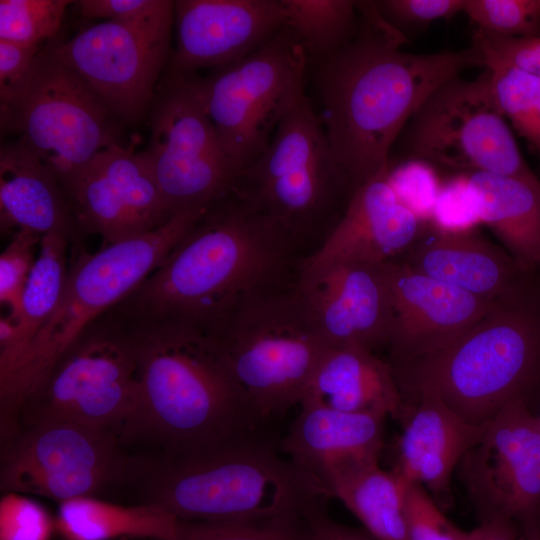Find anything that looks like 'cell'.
I'll return each instance as SVG.
<instances>
[{
	"label": "cell",
	"instance_id": "6da1fadb",
	"mask_svg": "<svg viewBox=\"0 0 540 540\" xmlns=\"http://www.w3.org/2000/svg\"><path fill=\"white\" fill-rule=\"evenodd\" d=\"M358 11L353 38L307 69L315 110L354 190L388 169L399 135L431 92L468 68L484 67L473 45L406 52L408 39L380 15L375 1H358Z\"/></svg>",
	"mask_w": 540,
	"mask_h": 540
},
{
	"label": "cell",
	"instance_id": "7a4b0ae2",
	"mask_svg": "<svg viewBox=\"0 0 540 540\" xmlns=\"http://www.w3.org/2000/svg\"><path fill=\"white\" fill-rule=\"evenodd\" d=\"M297 245L232 192L212 204L112 310L131 320L177 319L214 330L248 299L292 284Z\"/></svg>",
	"mask_w": 540,
	"mask_h": 540
},
{
	"label": "cell",
	"instance_id": "3957f363",
	"mask_svg": "<svg viewBox=\"0 0 540 540\" xmlns=\"http://www.w3.org/2000/svg\"><path fill=\"white\" fill-rule=\"evenodd\" d=\"M115 314L128 327L137 364L139 402L128 434L151 437L171 457L256 434L261 420L213 331L184 320Z\"/></svg>",
	"mask_w": 540,
	"mask_h": 540
},
{
	"label": "cell",
	"instance_id": "277c9868",
	"mask_svg": "<svg viewBox=\"0 0 540 540\" xmlns=\"http://www.w3.org/2000/svg\"><path fill=\"white\" fill-rule=\"evenodd\" d=\"M403 400L437 395L467 422L484 425L540 388V286L532 275L498 299L448 347L390 364Z\"/></svg>",
	"mask_w": 540,
	"mask_h": 540
},
{
	"label": "cell",
	"instance_id": "5b68a950",
	"mask_svg": "<svg viewBox=\"0 0 540 540\" xmlns=\"http://www.w3.org/2000/svg\"><path fill=\"white\" fill-rule=\"evenodd\" d=\"M150 503L180 521L237 523L302 517L326 497L268 440L253 434L199 453L171 457L149 488Z\"/></svg>",
	"mask_w": 540,
	"mask_h": 540
},
{
	"label": "cell",
	"instance_id": "8992f818",
	"mask_svg": "<svg viewBox=\"0 0 540 540\" xmlns=\"http://www.w3.org/2000/svg\"><path fill=\"white\" fill-rule=\"evenodd\" d=\"M208 207L174 215L161 227L95 253L73 244L65 286L53 314L34 338L18 372L0 390L1 423L15 422L53 364L98 318L128 297L166 258Z\"/></svg>",
	"mask_w": 540,
	"mask_h": 540
},
{
	"label": "cell",
	"instance_id": "52a82bcc",
	"mask_svg": "<svg viewBox=\"0 0 540 540\" xmlns=\"http://www.w3.org/2000/svg\"><path fill=\"white\" fill-rule=\"evenodd\" d=\"M233 192L299 244L320 234L325 239L332 230L354 188L306 93L261 155L240 172Z\"/></svg>",
	"mask_w": 540,
	"mask_h": 540
},
{
	"label": "cell",
	"instance_id": "ba28073f",
	"mask_svg": "<svg viewBox=\"0 0 540 540\" xmlns=\"http://www.w3.org/2000/svg\"><path fill=\"white\" fill-rule=\"evenodd\" d=\"M211 331L261 421L300 405L328 348L295 281L248 299Z\"/></svg>",
	"mask_w": 540,
	"mask_h": 540
},
{
	"label": "cell",
	"instance_id": "9c48e42d",
	"mask_svg": "<svg viewBox=\"0 0 540 540\" xmlns=\"http://www.w3.org/2000/svg\"><path fill=\"white\" fill-rule=\"evenodd\" d=\"M3 133L24 146L63 190L101 150L122 144L124 125L73 69L40 49L20 86L0 99Z\"/></svg>",
	"mask_w": 540,
	"mask_h": 540
},
{
	"label": "cell",
	"instance_id": "30bf717a",
	"mask_svg": "<svg viewBox=\"0 0 540 540\" xmlns=\"http://www.w3.org/2000/svg\"><path fill=\"white\" fill-rule=\"evenodd\" d=\"M394 149L390 161L418 159L463 173L488 172L540 184L495 104L488 68L472 80L458 76L431 92Z\"/></svg>",
	"mask_w": 540,
	"mask_h": 540
},
{
	"label": "cell",
	"instance_id": "8fae6325",
	"mask_svg": "<svg viewBox=\"0 0 540 540\" xmlns=\"http://www.w3.org/2000/svg\"><path fill=\"white\" fill-rule=\"evenodd\" d=\"M138 402L137 364L130 333L124 320L109 310L53 364L20 413H28L27 422L65 420L127 433Z\"/></svg>",
	"mask_w": 540,
	"mask_h": 540
},
{
	"label": "cell",
	"instance_id": "7c38bea8",
	"mask_svg": "<svg viewBox=\"0 0 540 540\" xmlns=\"http://www.w3.org/2000/svg\"><path fill=\"white\" fill-rule=\"evenodd\" d=\"M307 58L285 25L250 55L199 77L202 100L239 173L268 146L306 93Z\"/></svg>",
	"mask_w": 540,
	"mask_h": 540
},
{
	"label": "cell",
	"instance_id": "4fadbf2b",
	"mask_svg": "<svg viewBox=\"0 0 540 540\" xmlns=\"http://www.w3.org/2000/svg\"><path fill=\"white\" fill-rule=\"evenodd\" d=\"M148 116L141 155L174 215L209 207L234 191L240 173L206 112L197 74L166 71Z\"/></svg>",
	"mask_w": 540,
	"mask_h": 540
},
{
	"label": "cell",
	"instance_id": "5bb4252c",
	"mask_svg": "<svg viewBox=\"0 0 540 540\" xmlns=\"http://www.w3.org/2000/svg\"><path fill=\"white\" fill-rule=\"evenodd\" d=\"M174 1L158 0L142 15L84 27L45 48L78 73L124 126L142 122L173 48Z\"/></svg>",
	"mask_w": 540,
	"mask_h": 540
},
{
	"label": "cell",
	"instance_id": "9a60e30c",
	"mask_svg": "<svg viewBox=\"0 0 540 540\" xmlns=\"http://www.w3.org/2000/svg\"><path fill=\"white\" fill-rule=\"evenodd\" d=\"M5 441L0 472L5 493L61 503L94 496L126 470L116 433L71 421L27 422Z\"/></svg>",
	"mask_w": 540,
	"mask_h": 540
},
{
	"label": "cell",
	"instance_id": "2e32d148",
	"mask_svg": "<svg viewBox=\"0 0 540 540\" xmlns=\"http://www.w3.org/2000/svg\"><path fill=\"white\" fill-rule=\"evenodd\" d=\"M459 468L483 521L517 522L527 540H540V425L526 399L485 424Z\"/></svg>",
	"mask_w": 540,
	"mask_h": 540
},
{
	"label": "cell",
	"instance_id": "e0dca14e",
	"mask_svg": "<svg viewBox=\"0 0 540 540\" xmlns=\"http://www.w3.org/2000/svg\"><path fill=\"white\" fill-rule=\"evenodd\" d=\"M64 191L80 236L99 235L104 245L153 231L174 216L133 146L101 150Z\"/></svg>",
	"mask_w": 540,
	"mask_h": 540
},
{
	"label": "cell",
	"instance_id": "ac0fdd59",
	"mask_svg": "<svg viewBox=\"0 0 540 540\" xmlns=\"http://www.w3.org/2000/svg\"><path fill=\"white\" fill-rule=\"evenodd\" d=\"M295 289L328 347L388 346L393 314L382 263L306 257Z\"/></svg>",
	"mask_w": 540,
	"mask_h": 540
},
{
	"label": "cell",
	"instance_id": "d6986e66",
	"mask_svg": "<svg viewBox=\"0 0 540 540\" xmlns=\"http://www.w3.org/2000/svg\"><path fill=\"white\" fill-rule=\"evenodd\" d=\"M286 23L281 0L174 1L176 44L166 71L196 74L238 61Z\"/></svg>",
	"mask_w": 540,
	"mask_h": 540
},
{
	"label": "cell",
	"instance_id": "ffe728a7",
	"mask_svg": "<svg viewBox=\"0 0 540 540\" xmlns=\"http://www.w3.org/2000/svg\"><path fill=\"white\" fill-rule=\"evenodd\" d=\"M391 305L390 364L407 363L451 345L495 301L420 274L397 260L382 263Z\"/></svg>",
	"mask_w": 540,
	"mask_h": 540
},
{
	"label": "cell",
	"instance_id": "44dd1931",
	"mask_svg": "<svg viewBox=\"0 0 540 540\" xmlns=\"http://www.w3.org/2000/svg\"><path fill=\"white\" fill-rule=\"evenodd\" d=\"M385 418L377 413H350L303 403L280 449L328 497L326 488L337 475L378 463Z\"/></svg>",
	"mask_w": 540,
	"mask_h": 540
},
{
	"label": "cell",
	"instance_id": "7402d4cb",
	"mask_svg": "<svg viewBox=\"0 0 540 540\" xmlns=\"http://www.w3.org/2000/svg\"><path fill=\"white\" fill-rule=\"evenodd\" d=\"M394 260L488 301L504 297L534 275L524 272L504 248L476 228L450 232L430 224Z\"/></svg>",
	"mask_w": 540,
	"mask_h": 540
},
{
	"label": "cell",
	"instance_id": "603a6c76",
	"mask_svg": "<svg viewBox=\"0 0 540 540\" xmlns=\"http://www.w3.org/2000/svg\"><path fill=\"white\" fill-rule=\"evenodd\" d=\"M385 173L354 190L337 223L307 258L381 264L416 240L423 223L398 200Z\"/></svg>",
	"mask_w": 540,
	"mask_h": 540
},
{
	"label": "cell",
	"instance_id": "cb8c5ba5",
	"mask_svg": "<svg viewBox=\"0 0 540 540\" xmlns=\"http://www.w3.org/2000/svg\"><path fill=\"white\" fill-rule=\"evenodd\" d=\"M406 416L392 469L407 485L423 486L434 500L450 496V482L463 456L481 436L484 425H474L437 395L419 392Z\"/></svg>",
	"mask_w": 540,
	"mask_h": 540
},
{
	"label": "cell",
	"instance_id": "d4e9b609",
	"mask_svg": "<svg viewBox=\"0 0 540 540\" xmlns=\"http://www.w3.org/2000/svg\"><path fill=\"white\" fill-rule=\"evenodd\" d=\"M0 224L4 233L16 229L43 236L61 231L81 244L65 191L18 139L0 149Z\"/></svg>",
	"mask_w": 540,
	"mask_h": 540
},
{
	"label": "cell",
	"instance_id": "484cf974",
	"mask_svg": "<svg viewBox=\"0 0 540 540\" xmlns=\"http://www.w3.org/2000/svg\"><path fill=\"white\" fill-rule=\"evenodd\" d=\"M399 417L404 400L389 362L358 346L328 347L300 404Z\"/></svg>",
	"mask_w": 540,
	"mask_h": 540
},
{
	"label": "cell",
	"instance_id": "4316f807",
	"mask_svg": "<svg viewBox=\"0 0 540 540\" xmlns=\"http://www.w3.org/2000/svg\"><path fill=\"white\" fill-rule=\"evenodd\" d=\"M481 223L518 266L535 274L540 264V184L488 172H468Z\"/></svg>",
	"mask_w": 540,
	"mask_h": 540
},
{
	"label": "cell",
	"instance_id": "83f0119b",
	"mask_svg": "<svg viewBox=\"0 0 540 540\" xmlns=\"http://www.w3.org/2000/svg\"><path fill=\"white\" fill-rule=\"evenodd\" d=\"M75 244L66 233L43 235L36 261L28 277L20 313L11 340L0 346V390L8 386L28 350L61 298L70 261L69 247ZM8 316V315H7Z\"/></svg>",
	"mask_w": 540,
	"mask_h": 540
},
{
	"label": "cell",
	"instance_id": "f1b7e54d",
	"mask_svg": "<svg viewBox=\"0 0 540 540\" xmlns=\"http://www.w3.org/2000/svg\"><path fill=\"white\" fill-rule=\"evenodd\" d=\"M55 525L63 540H173L180 520L158 504L124 506L87 496L59 503Z\"/></svg>",
	"mask_w": 540,
	"mask_h": 540
},
{
	"label": "cell",
	"instance_id": "f546056e",
	"mask_svg": "<svg viewBox=\"0 0 540 540\" xmlns=\"http://www.w3.org/2000/svg\"><path fill=\"white\" fill-rule=\"evenodd\" d=\"M409 485L378 463L348 469L333 478L328 497L339 499L375 540H408L405 498Z\"/></svg>",
	"mask_w": 540,
	"mask_h": 540
},
{
	"label": "cell",
	"instance_id": "4dcf8cb0",
	"mask_svg": "<svg viewBox=\"0 0 540 540\" xmlns=\"http://www.w3.org/2000/svg\"><path fill=\"white\" fill-rule=\"evenodd\" d=\"M285 25L301 46L308 65L346 45L359 24L358 1L281 0Z\"/></svg>",
	"mask_w": 540,
	"mask_h": 540
},
{
	"label": "cell",
	"instance_id": "1f68e13d",
	"mask_svg": "<svg viewBox=\"0 0 540 540\" xmlns=\"http://www.w3.org/2000/svg\"><path fill=\"white\" fill-rule=\"evenodd\" d=\"M488 69L500 114L540 154V77L508 66Z\"/></svg>",
	"mask_w": 540,
	"mask_h": 540
},
{
	"label": "cell",
	"instance_id": "d6a6232c",
	"mask_svg": "<svg viewBox=\"0 0 540 540\" xmlns=\"http://www.w3.org/2000/svg\"><path fill=\"white\" fill-rule=\"evenodd\" d=\"M69 0H1L0 40L37 46L59 31Z\"/></svg>",
	"mask_w": 540,
	"mask_h": 540
},
{
	"label": "cell",
	"instance_id": "836d02e7",
	"mask_svg": "<svg viewBox=\"0 0 540 540\" xmlns=\"http://www.w3.org/2000/svg\"><path fill=\"white\" fill-rule=\"evenodd\" d=\"M463 13L477 28L515 36H540V0H465Z\"/></svg>",
	"mask_w": 540,
	"mask_h": 540
},
{
	"label": "cell",
	"instance_id": "e575fe53",
	"mask_svg": "<svg viewBox=\"0 0 540 540\" xmlns=\"http://www.w3.org/2000/svg\"><path fill=\"white\" fill-rule=\"evenodd\" d=\"M302 517H285L263 522L211 523L180 521L173 540H307L299 526Z\"/></svg>",
	"mask_w": 540,
	"mask_h": 540
},
{
	"label": "cell",
	"instance_id": "d590c367",
	"mask_svg": "<svg viewBox=\"0 0 540 540\" xmlns=\"http://www.w3.org/2000/svg\"><path fill=\"white\" fill-rule=\"evenodd\" d=\"M385 175L398 200L422 223H430L442 186L433 165L418 159L390 161Z\"/></svg>",
	"mask_w": 540,
	"mask_h": 540
},
{
	"label": "cell",
	"instance_id": "8d00e7d4",
	"mask_svg": "<svg viewBox=\"0 0 540 540\" xmlns=\"http://www.w3.org/2000/svg\"><path fill=\"white\" fill-rule=\"evenodd\" d=\"M42 236L17 230L0 256V303L9 308L8 316L16 320L24 289L36 261Z\"/></svg>",
	"mask_w": 540,
	"mask_h": 540
},
{
	"label": "cell",
	"instance_id": "74e56055",
	"mask_svg": "<svg viewBox=\"0 0 540 540\" xmlns=\"http://www.w3.org/2000/svg\"><path fill=\"white\" fill-rule=\"evenodd\" d=\"M484 68L508 66L540 77V36L515 37L476 28L472 44Z\"/></svg>",
	"mask_w": 540,
	"mask_h": 540
},
{
	"label": "cell",
	"instance_id": "f35d334b",
	"mask_svg": "<svg viewBox=\"0 0 540 540\" xmlns=\"http://www.w3.org/2000/svg\"><path fill=\"white\" fill-rule=\"evenodd\" d=\"M55 518L27 495L7 492L0 501V540H50Z\"/></svg>",
	"mask_w": 540,
	"mask_h": 540
},
{
	"label": "cell",
	"instance_id": "ab89813d",
	"mask_svg": "<svg viewBox=\"0 0 540 540\" xmlns=\"http://www.w3.org/2000/svg\"><path fill=\"white\" fill-rule=\"evenodd\" d=\"M465 0H378L380 15L407 39L439 19L463 12Z\"/></svg>",
	"mask_w": 540,
	"mask_h": 540
},
{
	"label": "cell",
	"instance_id": "60d3db41",
	"mask_svg": "<svg viewBox=\"0 0 540 540\" xmlns=\"http://www.w3.org/2000/svg\"><path fill=\"white\" fill-rule=\"evenodd\" d=\"M408 540H463L457 528L440 510L434 498L420 484H409L405 498Z\"/></svg>",
	"mask_w": 540,
	"mask_h": 540
},
{
	"label": "cell",
	"instance_id": "b9f144b4",
	"mask_svg": "<svg viewBox=\"0 0 540 540\" xmlns=\"http://www.w3.org/2000/svg\"><path fill=\"white\" fill-rule=\"evenodd\" d=\"M481 223L468 176L461 173L442 183L430 224L442 231H465Z\"/></svg>",
	"mask_w": 540,
	"mask_h": 540
},
{
	"label": "cell",
	"instance_id": "7bdbcfd3",
	"mask_svg": "<svg viewBox=\"0 0 540 540\" xmlns=\"http://www.w3.org/2000/svg\"><path fill=\"white\" fill-rule=\"evenodd\" d=\"M40 49L0 40V99L6 98L20 86Z\"/></svg>",
	"mask_w": 540,
	"mask_h": 540
},
{
	"label": "cell",
	"instance_id": "ee69618b",
	"mask_svg": "<svg viewBox=\"0 0 540 540\" xmlns=\"http://www.w3.org/2000/svg\"><path fill=\"white\" fill-rule=\"evenodd\" d=\"M302 519L307 540H375L364 529L346 526L328 517L320 501L308 506L302 514Z\"/></svg>",
	"mask_w": 540,
	"mask_h": 540
},
{
	"label": "cell",
	"instance_id": "f6af8a7d",
	"mask_svg": "<svg viewBox=\"0 0 540 540\" xmlns=\"http://www.w3.org/2000/svg\"><path fill=\"white\" fill-rule=\"evenodd\" d=\"M158 0L74 1L78 14L87 19L126 20L149 11Z\"/></svg>",
	"mask_w": 540,
	"mask_h": 540
},
{
	"label": "cell",
	"instance_id": "bcb514c9",
	"mask_svg": "<svg viewBox=\"0 0 540 540\" xmlns=\"http://www.w3.org/2000/svg\"><path fill=\"white\" fill-rule=\"evenodd\" d=\"M463 540H516L514 524L505 519L482 521L477 528L464 533Z\"/></svg>",
	"mask_w": 540,
	"mask_h": 540
},
{
	"label": "cell",
	"instance_id": "7dc6e473",
	"mask_svg": "<svg viewBox=\"0 0 540 540\" xmlns=\"http://www.w3.org/2000/svg\"><path fill=\"white\" fill-rule=\"evenodd\" d=\"M535 275H536V278H537V281H538V284L540 286V264L535 272Z\"/></svg>",
	"mask_w": 540,
	"mask_h": 540
},
{
	"label": "cell",
	"instance_id": "c3c4849f",
	"mask_svg": "<svg viewBox=\"0 0 540 540\" xmlns=\"http://www.w3.org/2000/svg\"><path fill=\"white\" fill-rule=\"evenodd\" d=\"M536 417H537L539 425H540V409H539V413L536 415Z\"/></svg>",
	"mask_w": 540,
	"mask_h": 540
}]
</instances>
